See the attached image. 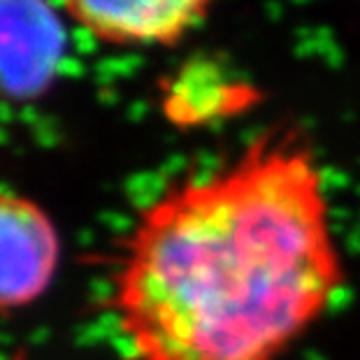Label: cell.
Masks as SVG:
<instances>
[{
	"mask_svg": "<svg viewBox=\"0 0 360 360\" xmlns=\"http://www.w3.org/2000/svg\"><path fill=\"white\" fill-rule=\"evenodd\" d=\"M260 103L254 82L221 65L219 58L193 56L160 84V114L170 126L202 130L247 117Z\"/></svg>",
	"mask_w": 360,
	"mask_h": 360,
	"instance_id": "277c9868",
	"label": "cell"
},
{
	"mask_svg": "<svg viewBox=\"0 0 360 360\" xmlns=\"http://www.w3.org/2000/svg\"><path fill=\"white\" fill-rule=\"evenodd\" d=\"M344 283L323 165L288 126L144 205L107 307L133 360H283Z\"/></svg>",
	"mask_w": 360,
	"mask_h": 360,
	"instance_id": "6da1fadb",
	"label": "cell"
},
{
	"mask_svg": "<svg viewBox=\"0 0 360 360\" xmlns=\"http://www.w3.org/2000/svg\"><path fill=\"white\" fill-rule=\"evenodd\" d=\"M217 0H60L79 30L110 47H172L207 19Z\"/></svg>",
	"mask_w": 360,
	"mask_h": 360,
	"instance_id": "3957f363",
	"label": "cell"
},
{
	"mask_svg": "<svg viewBox=\"0 0 360 360\" xmlns=\"http://www.w3.org/2000/svg\"><path fill=\"white\" fill-rule=\"evenodd\" d=\"M58 26L44 0H0V77L35 84L58 58Z\"/></svg>",
	"mask_w": 360,
	"mask_h": 360,
	"instance_id": "5b68a950",
	"label": "cell"
},
{
	"mask_svg": "<svg viewBox=\"0 0 360 360\" xmlns=\"http://www.w3.org/2000/svg\"><path fill=\"white\" fill-rule=\"evenodd\" d=\"M60 265V235L33 198L0 188V316L47 295Z\"/></svg>",
	"mask_w": 360,
	"mask_h": 360,
	"instance_id": "7a4b0ae2",
	"label": "cell"
},
{
	"mask_svg": "<svg viewBox=\"0 0 360 360\" xmlns=\"http://www.w3.org/2000/svg\"><path fill=\"white\" fill-rule=\"evenodd\" d=\"M0 360H7V358H3V356H0Z\"/></svg>",
	"mask_w": 360,
	"mask_h": 360,
	"instance_id": "8992f818",
	"label": "cell"
}]
</instances>
